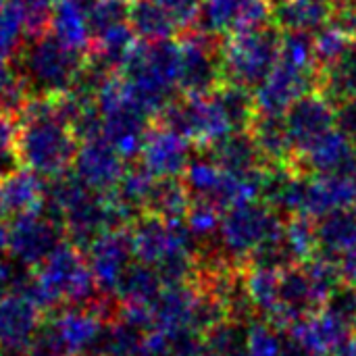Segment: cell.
I'll list each match as a JSON object with an SVG mask.
<instances>
[{
    "mask_svg": "<svg viewBox=\"0 0 356 356\" xmlns=\"http://www.w3.org/2000/svg\"><path fill=\"white\" fill-rule=\"evenodd\" d=\"M282 356H321L315 350H311L305 342H300L294 334L286 332L282 338Z\"/></svg>",
    "mask_w": 356,
    "mask_h": 356,
    "instance_id": "f35d334b",
    "label": "cell"
},
{
    "mask_svg": "<svg viewBox=\"0 0 356 356\" xmlns=\"http://www.w3.org/2000/svg\"><path fill=\"white\" fill-rule=\"evenodd\" d=\"M317 92L323 94L334 108L356 98V42L344 56L319 69Z\"/></svg>",
    "mask_w": 356,
    "mask_h": 356,
    "instance_id": "4316f807",
    "label": "cell"
},
{
    "mask_svg": "<svg viewBox=\"0 0 356 356\" xmlns=\"http://www.w3.org/2000/svg\"><path fill=\"white\" fill-rule=\"evenodd\" d=\"M355 211H356V200H355Z\"/></svg>",
    "mask_w": 356,
    "mask_h": 356,
    "instance_id": "ee69618b",
    "label": "cell"
},
{
    "mask_svg": "<svg viewBox=\"0 0 356 356\" xmlns=\"http://www.w3.org/2000/svg\"><path fill=\"white\" fill-rule=\"evenodd\" d=\"M17 56L29 94L40 96H60L69 92L90 60L88 54L69 48L50 31L29 38Z\"/></svg>",
    "mask_w": 356,
    "mask_h": 356,
    "instance_id": "5b68a950",
    "label": "cell"
},
{
    "mask_svg": "<svg viewBox=\"0 0 356 356\" xmlns=\"http://www.w3.org/2000/svg\"><path fill=\"white\" fill-rule=\"evenodd\" d=\"M190 146L192 142L175 127L167 123L154 125L144 138L140 150V167H144L156 179L179 177L192 163Z\"/></svg>",
    "mask_w": 356,
    "mask_h": 356,
    "instance_id": "7c38bea8",
    "label": "cell"
},
{
    "mask_svg": "<svg viewBox=\"0 0 356 356\" xmlns=\"http://www.w3.org/2000/svg\"><path fill=\"white\" fill-rule=\"evenodd\" d=\"M246 355L282 356V338L275 336V327L265 319H254L246 327Z\"/></svg>",
    "mask_w": 356,
    "mask_h": 356,
    "instance_id": "836d02e7",
    "label": "cell"
},
{
    "mask_svg": "<svg viewBox=\"0 0 356 356\" xmlns=\"http://www.w3.org/2000/svg\"><path fill=\"white\" fill-rule=\"evenodd\" d=\"M334 0H284L273 13L271 21L282 31L315 33L332 21Z\"/></svg>",
    "mask_w": 356,
    "mask_h": 356,
    "instance_id": "603a6c76",
    "label": "cell"
},
{
    "mask_svg": "<svg viewBox=\"0 0 356 356\" xmlns=\"http://www.w3.org/2000/svg\"><path fill=\"white\" fill-rule=\"evenodd\" d=\"M125 2H129V0H125Z\"/></svg>",
    "mask_w": 356,
    "mask_h": 356,
    "instance_id": "f6af8a7d",
    "label": "cell"
},
{
    "mask_svg": "<svg viewBox=\"0 0 356 356\" xmlns=\"http://www.w3.org/2000/svg\"><path fill=\"white\" fill-rule=\"evenodd\" d=\"M334 356H356V332H353V336L338 348Z\"/></svg>",
    "mask_w": 356,
    "mask_h": 356,
    "instance_id": "60d3db41",
    "label": "cell"
},
{
    "mask_svg": "<svg viewBox=\"0 0 356 356\" xmlns=\"http://www.w3.org/2000/svg\"><path fill=\"white\" fill-rule=\"evenodd\" d=\"M17 152L25 169L56 179L75 161L79 138L65 117L58 96L29 94L17 111Z\"/></svg>",
    "mask_w": 356,
    "mask_h": 356,
    "instance_id": "6da1fadb",
    "label": "cell"
},
{
    "mask_svg": "<svg viewBox=\"0 0 356 356\" xmlns=\"http://www.w3.org/2000/svg\"><path fill=\"white\" fill-rule=\"evenodd\" d=\"M336 127L356 144V98L336 106Z\"/></svg>",
    "mask_w": 356,
    "mask_h": 356,
    "instance_id": "74e56055",
    "label": "cell"
},
{
    "mask_svg": "<svg viewBox=\"0 0 356 356\" xmlns=\"http://www.w3.org/2000/svg\"><path fill=\"white\" fill-rule=\"evenodd\" d=\"M48 31L69 48L90 56L94 40L92 0H52Z\"/></svg>",
    "mask_w": 356,
    "mask_h": 356,
    "instance_id": "d6986e66",
    "label": "cell"
},
{
    "mask_svg": "<svg viewBox=\"0 0 356 356\" xmlns=\"http://www.w3.org/2000/svg\"><path fill=\"white\" fill-rule=\"evenodd\" d=\"M336 261H338V267H340L342 282L356 286V248H350L348 252L340 254Z\"/></svg>",
    "mask_w": 356,
    "mask_h": 356,
    "instance_id": "ab89813d",
    "label": "cell"
},
{
    "mask_svg": "<svg viewBox=\"0 0 356 356\" xmlns=\"http://www.w3.org/2000/svg\"><path fill=\"white\" fill-rule=\"evenodd\" d=\"M200 29L215 38H229L234 33L271 23L269 0H202Z\"/></svg>",
    "mask_w": 356,
    "mask_h": 356,
    "instance_id": "4fadbf2b",
    "label": "cell"
},
{
    "mask_svg": "<svg viewBox=\"0 0 356 356\" xmlns=\"http://www.w3.org/2000/svg\"><path fill=\"white\" fill-rule=\"evenodd\" d=\"M6 246H8V227H6L4 221L0 219V252L6 250Z\"/></svg>",
    "mask_w": 356,
    "mask_h": 356,
    "instance_id": "7bdbcfd3",
    "label": "cell"
},
{
    "mask_svg": "<svg viewBox=\"0 0 356 356\" xmlns=\"http://www.w3.org/2000/svg\"><path fill=\"white\" fill-rule=\"evenodd\" d=\"M25 284L0 292V348L4 350H27L42 325V307L27 292Z\"/></svg>",
    "mask_w": 356,
    "mask_h": 356,
    "instance_id": "8fae6325",
    "label": "cell"
},
{
    "mask_svg": "<svg viewBox=\"0 0 356 356\" xmlns=\"http://www.w3.org/2000/svg\"><path fill=\"white\" fill-rule=\"evenodd\" d=\"M280 269L244 265V284L254 305L257 315L269 319L280 309Z\"/></svg>",
    "mask_w": 356,
    "mask_h": 356,
    "instance_id": "f1b7e54d",
    "label": "cell"
},
{
    "mask_svg": "<svg viewBox=\"0 0 356 356\" xmlns=\"http://www.w3.org/2000/svg\"><path fill=\"white\" fill-rule=\"evenodd\" d=\"M209 154L219 167H223L229 173H238V175L257 173L267 165L248 129L232 131L229 136H225L223 140L213 144L209 148Z\"/></svg>",
    "mask_w": 356,
    "mask_h": 356,
    "instance_id": "7402d4cb",
    "label": "cell"
},
{
    "mask_svg": "<svg viewBox=\"0 0 356 356\" xmlns=\"http://www.w3.org/2000/svg\"><path fill=\"white\" fill-rule=\"evenodd\" d=\"M313 42H315V60H317V69L338 60L340 56H344L356 40H353L346 31H342L340 27L327 23L325 27H321L319 31L313 33Z\"/></svg>",
    "mask_w": 356,
    "mask_h": 356,
    "instance_id": "4dcf8cb0",
    "label": "cell"
},
{
    "mask_svg": "<svg viewBox=\"0 0 356 356\" xmlns=\"http://www.w3.org/2000/svg\"><path fill=\"white\" fill-rule=\"evenodd\" d=\"M284 242L294 257V263H307L319 252L317 221L311 215L298 213L284 217Z\"/></svg>",
    "mask_w": 356,
    "mask_h": 356,
    "instance_id": "f546056e",
    "label": "cell"
},
{
    "mask_svg": "<svg viewBox=\"0 0 356 356\" xmlns=\"http://www.w3.org/2000/svg\"><path fill=\"white\" fill-rule=\"evenodd\" d=\"M288 332L321 356H334L338 348L353 336V330L325 309L300 319Z\"/></svg>",
    "mask_w": 356,
    "mask_h": 356,
    "instance_id": "44dd1931",
    "label": "cell"
},
{
    "mask_svg": "<svg viewBox=\"0 0 356 356\" xmlns=\"http://www.w3.org/2000/svg\"><path fill=\"white\" fill-rule=\"evenodd\" d=\"M294 169L305 175L356 177V144L336 127L305 154L296 156Z\"/></svg>",
    "mask_w": 356,
    "mask_h": 356,
    "instance_id": "e0dca14e",
    "label": "cell"
},
{
    "mask_svg": "<svg viewBox=\"0 0 356 356\" xmlns=\"http://www.w3.org/2000/svg\"><path fill=\"white\" fill-rule=\"evenodd\" d=\"M284 229V217L263 200H250L223 211L219 244L227 259L244 267L250 257Z\"/></svg>",
    "mask_w": 356,
    "mask_h": 356,
    "instance_id": "52a82bcc",
    "label": "cell"
},
{
    "mask_svg": "<svg viewBox=\"0 0 356 356\" xmlns=\"http://www.w3.org/2000/svg\"><path fill=\"white\" fill-rule=\"evenodd\" d=\"M190 204H192V194L186 181L177 177H165V179H154L144 213H150L163 219L184 221V217L190 211Z\"/></svg>",
    "mask_w": 356,
    "mask_h": 356,
    "instance_id": "83f0119b",
    "label": "cell"
},
{
    "mask_svg": "<svg viewBox=\"0 0 356 356\" xmlns=\"http://www.w3.org/2000/svg\"><path fill=\"white\" fill-rule=\"evenodd\" d=\"M27 96L29 90L19 67H13L10 58L0 56V108L17 113Z\"/></svg>",
    "mask_w": 356,
    "mask_h": 356,
    "instance_id": "d6a6232c",
    "label": "cell"
},
{
    "mask_svg": "<svg viewBox=\"0 0 356 356\" xmlns=\"http://www.w3.org/2000/svg\"><path fill=\"white\" fill-rule=\"evenodd\" d=\"M154 2L171 15V19L181 29V33L194 29V25L198 23L202 0H154Z\"/></svg>",
    "mask_w": 356,
    "mask_h": 356,
    "instance_id": "d590c367",
    "label": "cell"
},
{
    "mask_svg": "<svg viewBox=\"0 0 356 356\" xmlns=\"http://www.w3.org/2000/svg\"><path fill=\"white\" fill-rule=\"evenodd\" d=\"M73 173L96 192H113L121 181L125 169V159L111 146V142L102 136H90L79 142Z\"/></svg>",
    "mask_w": 356,
    "mask_h": 356,
    "instance_id": "9a60e30c",
    "label": "cell"
},
{
    "mask_svg": "<svg viewBox=\"0 0 356 356\" xmlns=\"http://www.w3.org/2000/svg\"><path fill=\"white\" fill-rule=\"evenodd\" d=\"M284 117L296 156L305 154L323 136L336 129V108L317 90L296 100Z\"/></svg>",
    "mask_w": 356,
    "mask_h": 356,
    "instance_id": "5bb4252c",
    "label": "cell"
},
{
    "mask_svg": "<svg viewBox=\"0 0 356 356\" xmlns=\"http://www.w3.org/2000/svg\"><path fill=\"white\" fill-rule=\"evenodd\" d=\"M25 356H71L65 346L58 342V338L52 334V330L48 327V323H42L38 334L33 336L31 344L27 346V355Z\"/></svg>",
    "mask_w": 356,
    "mask_h": 356,
    "instance_id": "8d00e7d4",
    "label": "cell"
},
{
    "mask_svg": "<svg viewBox=\"0 0 356 356\" xmlns=\"http://www.w3.org/2000/svg\"><path fill=\"white\" fill-rule=\"evenodd\" d=\"M282 42L284 31L273 21L225 38L221 44L223 81L254 92L277 63Z\"/></svg>",
    "mask_w": 356,
    "mask_h": 356,
    "instance_id": "8992f818",
    "label": "cell"
},
{
    "mask_svg": "<svg viewBox=\"0 0 356 356\" xmlns=\"http://www.w3.org/2000/svg\"><path fill=\"white\" fill-rule=\"evenodd\" d=\"M317 240H319L317 254H325L332 259H338L350 248H356V211L340 209L319 217Z\"/></svg>",
    "mask_w": 356,
    "mask_h": 356,
    "instance_id": "484cf974",
    "label": "cell"
},
{
    "mask_svg": "<svg viewBox=\"0 0 356 356\" xmlns=\"http://www.w3.org/2000/svg\"><path fill=\"white\" fill-rule=\"evenodd\" d=\"M96 288L104 294H115L119 282L134 265V246L129 232L117 227L100 234L88 244L86 252Z\"/></svg>",
    "mask_w": 356,
    "mask_h": 356,
    "instance_id": "30bf717a",
    "label": "cell"
},
{
    "mask_svg": "<svg viewBox=\"0 0 356 356\" xmlns=\"http://www.w3.org/2000/svg\"><path fill=\"white\" fill-rule=\"evenodd\" d=\"M267 165H290L294 167L296 152L292 148L286 117L284 115H261L257 113L248 129Z\"/></svg>",
    "mask_w": 356,
    "mask_h": 356,
    "instance_id": "cb8c5ba5",
    "label": "cell"
},
{
    "mask_svg": "<svg viewBox=\"0 0 356 356\" xmlns=\"http://www.w3.org/2000/svg\"><path fill=\"white\" fill-rule=\"evenodd\" d=\"M48 211L63 223L73 244L86 246L100 234L121 227L131 215L113 192H96L75 173L60 175L48 188Z\"/></svg>",
    "mask_w": 356,
    "mask_h": 356,
    "instance_id": "7a4b0ae2",
    "label": "cell"
},
{
    "mask_svg": "<svg viewBox=\"0 0 356 356\" xmlns=\"http://www.w3.org/2000/svg\"><path fill=\"white\" fill-rule=\"evenodd\" d=\"M129 236L136 261L154 269L165 284L196 277V238L188 229L186 221L144 213L134 221Z\"/></svg>",
    "mask_w": 356,
    "mask_h": 356,
    "instance_id": "3957f363",
    "label": "cell"
},
{
    "mask_svg": "<svg viewBox=\"0 0 356 356\" xmlns=\"http://www.w3.org/2000/svg\"><path fill=\"white\" fill-rule=\"evenodd\" d=\"M356 177L350 175H309L305 215L323 217L340 209L355 207Z\"/></svg>",
    "mask_w": 356,
    "mask_h": 356,
    "instance_id": "ffe728a7",
    "label": "cell"
},
{
    "mask_svg": "<svg viewBox=\"0 0 356 356\" xmlns=\"http://www.w3.org/2000/svg\"><path fill=\"white\" fill-rule=\"evenodd\" d=\"M181 356H215V355L207 348V344H204V340H202L200 344H196L194 348H190L188 353H184Z\"/></svg>",
    "mask_w": 356,
    "mask_h": 356,
    "instance_id": "b9f144b4",
    "label": "cell"
},
{
    "mask_svg": "<svg viewBox=\"0 0 356 356\" xmlns=\"http://www.w3.org/2000/svg\"><path fill=\"white\" fill-rule=\"evenodd\" d=\"M46 179L29 169H15L0 179V219L15 221L46 209Z\"/></svg>",
    "mask_w": 356,
    "mask_h": 356,
    "instance_id": "ac0fdd59",
    "label": "cell"
},
{
    "mask_svg": "<svg viewBox=\"0 0 356 356\" xmlns=\"http://www.w3.org/2000/svg\"><path fill=\"white\" fill-rule=\"evenodd\" d=\"M161 117L163 123L175 127L200 148H211L232 131H238L221 86L209 94H194L173 100Z\"/></svg>",
    "mask_w": 356,
    "mask_h": 356,
    "instance_id": "ba28073f",
    "label": "cell"
},
{
    "mask_svg": "<svg viewBox=\"0 0 356 356\" xmlns=\"http://www.w3.org/2000/svg\"><path fill=\"white\" fill-rule=\"evenodd\" d=\"M221 217H223V211L215 207L213 202L192 198L190 211L186 215V225L196 240H211L219 236Z\"/></svg>",
    "mask_w": 356,
    "mask_h": 356,
    "instance_id": "1f68e13d",
    "label": "cell"
},
{
    "mask_svg": "<svg viewBox=\"0 0 356 356\" xmlns=\"http://www.w3.org/2000/svg\"><path fill=\"white\" fill-rule=\"evenodd\" d=\"M25 288L42 309H58L90 302L96 282L86 252H79L77 244L63 242L35 267Z\"/></svg>",
    "mask_w": 356,
    "mask_h": 356,
    "instance_id": "277c9868",
    "label": "cell"
},
{
    "mask_svg": "<svg viewBox=\"0 0 356 356\" xmlns=\"http://www.w3.org/2000/svg\"><path fill=\"white\" fill-rule=\"evenodd\" d=\"M323 309L356 332V286L342 282L325 300Z\"/></svg>",
    "mask_w": 356,
    "mask_h": 356,
    "instance_id": "e575fe53",
    "label": "cell"
},
{
    "mask_svg": "<svg viewBox=\"0 0 356 356\" xmlns=\"http://www.w3.org/2000/svg\"><path fill=\"white\" fill-rule=\"evenodd\" d=\"M104 319H106V311H102V307L92 305L86 309V305H77L58 311L46 323L69 355L81 356L96 350L106 330Z\"/></svg>",
    "mask_w": 356,
    "mask_h": 356,
    "instance_id": "2e32d148",
    "label": "cell"
},
{
    "mask_svg": "<svg viewBox=\"0 0 356 356\" xmlns=\"http://www.w3.org/2000/svg\"><path fill=\"white\" fill-rule=\"evenodd\" d=\"M44 211L15 219L8 227L6 250L25 267H38L58 244H63V223L52 213Z\"/></svg>",
    "mask_w": 356,
    "mask_h": 356,
    "instance_id": "9c48e42d",
    "label": "cell"
},
{
    "mask_svg": "<svg viewBox=\"0 0 356 356\" xmlns=\"http://www.w3.org/2000/svg\"><path fill=\"white\" fill-rule=\"evenodd\" d=\"M127 21L136 35L144 42H161L181 35V29L171 19V15L163 10L154 0H129Z\"/></svg>",
    "mask_w": 356,
    "mask_h": 356,
    "instance_id": "d4e9b609",
    "label": "cell"
}]
</instances>
